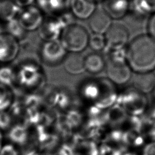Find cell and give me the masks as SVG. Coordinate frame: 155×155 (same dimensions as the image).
<instances>
[{
  "label": "cell",
  "instance_id": "6",
  "mask_svg": "<svg viewBox=\"0 0 155 155\" xmlns=\"http://www.w3.org/2000/svg\"><path fill=\"white\" fill-rule=\"evenodd\" d=\"M104 36L108 46L114 50H119L128 42L129 32L124 25L112 24Z\"/></svg>",
  "mask_w": 155,
  "mask_h": 155
},
{
  "label": "cell",
  "instance_id": "19",
  "mask_svg": "<svg viewBox=\"0 0 155 155\" xmlns=\"http://www.w3.org/2000/svg\"><path fill=\"white\" fill-rule=\"evenodd\" d=\"M106 45V40L104 35L94 33L92 36H90L88 45L94 51H101L104 48Z\"/></svg>",
  "mask_w": 155,
  "mask_h": 155
},
{
  "label": "cell",
  "instance_id": "7",
  "mask_svg": "<svg viewBox=\"0 0 155 155\" xmlns=\"http://www.w3.org/2000/svg\"><path fill=\"white\" fill-rule=\"evenodd\" d=\"M64 28L57 16L47 15L38 28L39 35L44 41L57 40Z\"/></svg>",
  "mask_w": 155,
  "mask_h": 155
},
{
  "label": "cell",
  "instance_id": "9",
  "mask_svg": "<svg viewBox=\"0 0 155 155\" xmlns=\"http://www.w3.org/2000/svg\"><path fill=\"white\" fill-rule=\"evenodd\" d=\"M19 51L16 38L8 33L0 34V61L6 62L13 60Z\"/></svg>",
  "mask_w": 155,
  "mask_h": 155
},
{
  "label": "cell",
  "instance_id": "4",
  "mask_svg": "<svg viewBox=\"0 0 155 155\" xmlns=\"http://www.w3.org/2000/svg\"><path fill=\"white\" fill-rule=\"evenodd\" d=\"M106 73L108 79L113 83L124 85L131 77V70L127 62L121 60H110L106 64Z\"/></svg>",
  "mask_w": 155,
  "mask_h": 155
},
{
  "label": "cell",
  "instance_id": "12",
  "mask_svg": "<svg viewBox=\"0 0 155 155\" xmlns=\"http://www.w3.org/2000/svg\"><path fill=\"white\" fill-rule=\"evenodd\" d=\"M71 0H36L38 7L48 15L57 16L69 10Z\"/></svg>",
  "mask_w": 155,
  "mask_h": 155
},
{
  "label": "cell",
  "instance_id": "13",
  "mask_svg": "<svg viewBox=\"0 0 155 155\" xmlns=\"http://www.w3.org/2000/svg\"><path fill=\"white\" fill-rule=\"evenodd\" d=\"M65 70L70 74H79L85 71L84 58L79 53H70L64 60Z\"/></svg>",
  "mask_w": 155,
  "mask_h": 155
},
{
  "label": "cell",
  "instance_id": "27",
  "mask_svg": "<svg viewBox=\"0 0 155 155\" xmlns=\"http://www.w3.org/2000/svg\"><path fill=\"white\" fill-rule=\"evenodd\" d=\"M1 142H2V134L0 133V150H1Z\"/></svg>",
  "mask_w": 155,
  "mask_h": 155
},
{
  "label": "cell",
  "instance_id": "15",
  "mask_svg": "<svg viewBox=\"0 0 155 155\" xmlns=\"http://www.w3.org/2000/svg\"><path fill=\"white\" fill-rule=\"evenodd\" d=\"M84 65L85 71L95 74L101 73L105 67L106 64L101 54L93 52L84 58Z\"/></svg>",
  "mask_w": 155,
  "mask_h": 155
},
{
  "label": "cell",
  "instance_id": "23",
  "mask_svg": "<svg viewBox=\"0 0 155 155\" xmlns=\"http://www.w3.org/2000/svg\"><path fill=\"white\" fill-rule=\"evenodd\" d=\"M12 122L11 116L7 113L0 111V128L5 130L10 126Z\"/></svg>",
  "mask_w": 155,
  "mask_h": 155
},
{
  "label": "cell",
  "instance_id": "3",
  "mask_svg": "<svg viewBox=\"0 0 155 155\" xmlns=\"http://www.w3.org/2000/svg\"><path fill=\"white\" fill-rule=\"evenodd\" d=\"M67 56V50L60 41H44L40 49V58L42 61L49 66H55L64 62Z\"/></svg>",
  "mask_w": 155,
  "mask_h": 155
},
{
  "label": "cell",
  "instance_id": "14",
  "mask_svg": "<svg viewBox=\"0 0 155 155\" xmlns=\"http://www.w3.org/2000/svg\"><path fill=\"white\" fill-rule=\"evenodd\" d=\"M133 85L142 93L151 92L155 87V74L152 72L137 73L134 78Z\"/></svg>",
  "mask_w": 155,
  "mask_h": 155
},
{
  "label": "cell",
  "instance_id": "25",
  "mask_svg": "<svg viewBox=\"0 0 155 155\" xmlns=\"http://www.w3.org/2000/svg\"><path fill=\"white\" fill-rule=\"evenodd\" d=\"M0 155H18V153L12 145H6L1 149Z\"/></svg>",
  "mask_w": 155,
  "mask_h": 155
},
{
  "label": "cell",
  "instance_id": "11",
  "mask_svg": "<svg viewBox=\"0 0 155 155\" xmlns=\"http://www.w3.org/2000/svg\"><path fill=\"white\" fill-rule=\"evenodd\" d=\"M90 30L96 34L105 35L111 25V19L102 10H97L88 19Z\"/></svg>",
  "mask_w": 155,
  "mask_h": 155
},
{
  "label": "cell",
  "instance_id": "28",
  "mask_svg": "<svg viewBox=\"0 0 155 155\" xmlns=\"http://www.w3.org/2000/svg\"><path fill=\"white\" fill-rule=\"evenodd\" d=\"M2 32V27H1V25L0 24V34H1Z\"/></svg>",
  "mask_w": 155,
  "mask_h": 155
},
{
  "label": "cell",
  "instance_id": "24",
  "mask_svg": "<svg viewBox=\"0 0 155 155\" xmlns=\"http://www.w3.org/2000/svg\"><path fill=\"white\" fill-rule=\"evenodd\" d=\"M147 29L148 35L155 40V12L152 13L148 20Z\"/></svg>",
  "mask_w": 155,
  "mask_h": 155
},
{
  "label": "cell",
  "instance_id": "16",
  "mask_svg": "<svg viewBox=\"0 0 155 155\" xmlns=\"http://www.w3.org/2000/svg\"><path fill=\"white\" fill-rule=\"evenodd\" d=\"M22 10L13 0H0V18L6 22L15 19Z\"/></svg>",
  "mask_w": 155,
  "mask_h": 155
},
{
  "label": "cell",
  "instance_id": "20",
  "mask_svg": "<svg viewBox=\"0 0 155 155\" xmlns=\"http://www.w3.org/2000/svg\"><path fill=\"white\" fill-rule=\"evenodd\" d=\"M12 94L5 86L0 83V111H3L11 104Z\"/></svg>",
  "mask_w": 155,
  "mask_h": 155
},
{
  "label": "cell",
  "instance_id": "10",
  "mask_svg": "<svg viewBox=\"0 0 155 155\" xmlns=\"http://www.w3.org/2000/svg\"><path fill=\"white\" fill-rule=\"evenodd\" d=\"M130 0H102L103 10L111 19L124 18L130 10Z\"/></svg>",
  "mask_w": 155,
  "mask_h": 155
},
{
  "label": "cell",
  "instance_id": "29",
  "mask_svg": "<svg viewBox=\"0 0 155 155\" xmlns=\"http://www.w3.org/2000/svg\"><path fill=\"white\" fill-rule=\"evenodd\" d=\"M27 155H33V154H27Z\"/></svg>",
  "mask_w": 155,
  "mask_h": 155
},
{
  "label": "cell",
  "instance_id": "17",
  "mask_svg": "<svg viewBox=\"0 0 155 155\" xmlns=\"http://www.w3.org/2000/svg\"><path fill=\"white\" fill-rule=\"evenodd\" d=\"M6 30L8 34L15 38H22L25 35V30L21 25L18 18L7 22Z\"/></svg>",
  "mask_w": 155,
  "mask_h": 155
},
{
  "label": "cell",
  "instance_id": "1",
  "mask_svg": "<svg viewBox=\"0 0 155 155\" xmlns=\"http://www.w3.org/2000/svg\"><path fill=\"white\" fill-rule=\"evenodd\" d=\"M127 63L136 73L152 72L155 69V40L148 35H140L129 44Z\"/></svg>",
  "mask_w": 155,
  "mask_h": 155
},
{
  "label": "cell",
  "instance_id": "18",
  "mask_svg": "<svg viewBox=\"0 0 155 155\" xmlns=\"http://www.w3.org/2000/svg\"><path fill=\"white\" fill-rule=\"evenodd\" d=\"M8 137L13 142L22 144L26 139L27 133L23 127L21 125H15L10 131Z\"/></svg>",
  "mask_w": 155,
  "mask_h": 155
},
{
  "label": "cell",
  "instance_id": "5",
  "mask_svg": "<svg viewBox=\"0 0 155 155\" xmlns=\"http://www.w3.org/2000/svg\"><path fill=\"white\" fill-rule=\"evenodd\" d=\"M25 31H35L39 28L44 19V13L38 7L30 5L22 10L18 18Z\"/></svg>",
  "mask_w": 155,
  "mask_h": 155
},
{
  "label": "cell",
  "instance_id": "30",
  "mask_svg": "<svg viewBox=\"0 0 155 155\" xmlns=\"http://www.w3.org/2000/svg\"><path fill=\"white\" fill-rule=\"evenodd\" d=\"M96 1H97V0H96Z\"/></svg>",
  "mask_w": 155,
  "mask_h": 155
},
{
  "label": "cell",
  "instance_id": "26",
  "mask_svg": "<svg viewBox=\"0 0 155 155\" xmlns=\"http://www.w3.org/2000/svg\"><path fill=\"white\" fill-rule=\"evenodd\" d=\"M17 5L21 8H25L30 5H31L36 0H13Z\"/></svg>",
  "mask_w": 155,
  "mask_h": 155
},
{
  "label": "cell",
  "instance_id": "8",
  "mask_svg": "<svg viewBox=\"0 0 155 155\" xmlns=\"http://www.w3.org/2000/svg\"><path fill=\"white\" fill-rule=\"evenodd\" d=\"M97 9L96 0H71L69 10L76 18L89 19Z\"/></svg>",
  "mask_w": 155,
  "mask_h": 155
},
{
  "label": "cell",
  "instance_id": "22",
  "mask_svg": "<svg viewBox=\"0 0 155 155\" xmlns=\"http://www.w3.org/2000/svg\"><path fill=\"white\" fill-rule=\"evenodd\" d=\"M14 79L12 70L8 67H2L0 69V83L4 85H11Z\"/></svg>",
  "mask_w": 155,
  "mask_h": 155
},
{
  "label": "cell",
  "instance_id": "2",
  "mask_svg": "<svg viewBox=\"0 0 155 155\" xmlns=\"http://www.w3.org/2000/svg\"><path fill=\"white\" fill-rule=\"evenodd\" d=\"M59 38L67 51L79 53L88 45L90 36L84 27L73 23L63 28Z\"/></svg>",
  "mask_w": 155,
  "mask_h": 155
},
{
  "label": "cell",
  "instance_id": "21",
  "mask_svg": "<svg viewBox=\"0 0 155 155\" xmlns=\"http://www.w3.org/2000/svg\"><path fill=\"white\" fill-rule=\"evenodd\" d=\"M34 72L33 70L29 67H24L19 74V81L21 84L30 85L34 79Z\"/></svg>",
  "mask_w": 155,
  "mask_h": 155
}]
</instances>
